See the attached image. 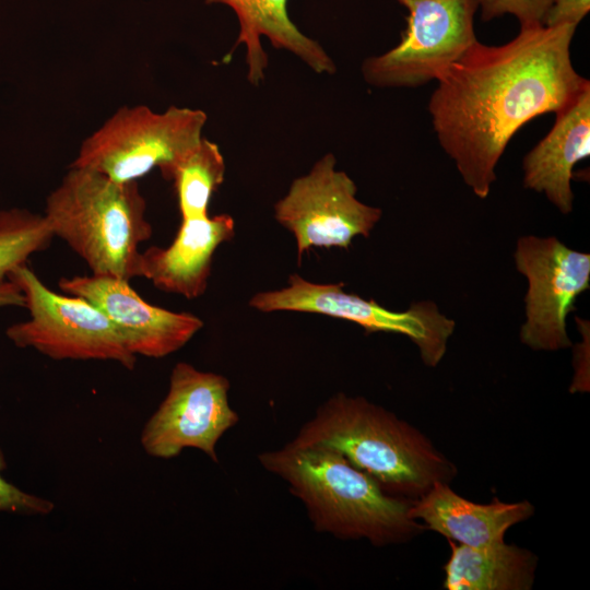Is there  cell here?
<instances>
[{
  "mask_svg": "<svg viewBox=\"0 0 590 590\" xmlns=\"http://www.w3.org/2000/svg\"><path fill=\"white\" fill-rule=\"evenodd\" d=\"M577 25L520 26L506 44H473L437 79L428 102L436 138L463 182L485 199L511 138L538 116L562 110L589 81L574 68Z\"/></svg>",
  "mask_w": 590,
  "mask_h": 590,
  "instance_id": "6da1fadb",
  "label": "cell"
},
{
  "mask_svg": "<svg viewBox=\"0 0 590 590\" xmlns=\"http://www.w3.org/2000/svg\"><path fill=\"white\" fill-rule=\"evenodd\" d=\"M258 459L288 484L318 532L386 546L408 542L425 529L410 515L413 499L387 494L331 448L290 441Z\"/></svg>",
  "mask_w": 590,
  "mask_h": 590,
  "instance_id": "7a4b0ae2",
  "label": "cell"
},
{
  "mask_svg": "<svg viewBox=\"0 0 590 590\" xmlns=\"http://www.w3.org/2000/svg\"><path fill=\"white\" fill-rule=\"evenodd\" d=\"M291 442L331 448L387 494L413 500L457 473L417 428L365 398L343 392L322 403Z\"/></svg>",
  "mask_w": 590,
  "mask_h": 590,
  "instance_id": "3957f363",
  "label": "cell"
},
{
  "mask_svg": "<svg viewBox=\"0 0 590 590\" xmlns=\"http://www.w3.org/2000/svg\"><path fill=\"white\" fill-rule=\"evenodd\" d=\"M44 216L54 237L66 241L92 274L139 278L140 245L152 236V226L138 181L70 166L48 194Z\"/></svg>",
  "mask_w": 590,
  "mask_h": 590,
  "instance_id": "277c9868",
  "label": "cell"
},
{
  "mask_svg": "<svg viewBox=\"0 0 590 590\" xmlns=\"http://www.w3.org/2000/svg\"><path fill=\"white\" fill-rule=\"evenodd\" d=\"M201 109L145 105L117 109L83 140L70 166L98 172L116 181H138L154 168L168 179L175 166L200 142L206 123Z\"/></svg>",
  "mask_w": 590,
  "mask_h": 590,
  "instance_id": "5b68a950",
  "label": "cell"
},
{
  "mask_svg": "<svg viewBox=\"0 0 590 590\" xmlns=\"http://www.w3.org/2000/svg\"><path fill=\"white\" fill-rule=\"evenodd\" d=\"M21 288L30 318L7 329L19 347H32L52 359L117 362L133 369L137 356L114 323L86 299L48 288L26 266L8 275Z\"/></svg>",
  "mask_w": 590,
  "mask_h": 590,
  "instance_id": "8992f818",
  "label": "cell"
},
{
  "mask_svg": "<svg viewBox=\"0 0 590 590\" xmlns=\"http://www.w3.org/2000/svg\"><path fill=\"white\" fill-rule=\"evenodd\" d=\"M249 306L261 312L296 311L324 315L354 322L366 332H389L408 337L418 349L424 364L437 366L447 351L456 322L430 300L413 303L406 310L393 311L374 299L346 293L343 283H315L299 274L290 276L287 286L257 293Z\"/></svg>",
  "mask_w": 590,
  "mask_h": 590,
  "instance_id": "52a82bcc",
  "label": "cell"
},
{
  "mask_svg": "<svg viewBox=\"0 0 590 590\" xmlns=\"http://www.w3.org/2000/svg\"><path fill=\"white\" fill-rule=\"evenodd\" d=\"M408 10L397 46L366 58L365 82L376 87H417L440 74L477 42V0H397Z\"/></svg>",
  "mask_w": 590,
  "mask_h": 590,
  "instance_id": "ba28073f",
  "label": "cell"
},
{
  "mask_svg": "<svg viewBox=\"0 0 590 590\" xmlns=\"http://www.w3.org/2000/svg\"><path fill=\"white\" fill-rule=\"evenodd\" d=\"M335 164L327 153L274 204L275 220L295 238L298 262L310 248H349L381 219V209L359 201L355 182Z\"/></svg>",
  "mask_w": 590,
  "mask_h": 590,
  "instance_id": "9c48e42d",
  "label": "cell"
},
{
  "mask_svg": "<svg viewBox=\"0 0 590 590\" xmlns=\"http://www.w3.org/2000/svg\"><path fill=\"white\" fill-rule=\"evenodd\" d=\"M514 259L528 281L521 342L534 351L570 347L566 320L578 296L590 287V255L554 236L527 235L517 240Z\"/></svg>",
  "mask_w": 590,
  "mask_h": 590,
  "instance_id": "30bf717a",
  "label": "cell"
},
{
  "mask_svg": "<svg viewBox=\"0 0 590 590\" xmlns=\"http://www.w3.org/2000/svg\"><path fill=\"white\" fill-rule=\"evenodd\" d=\"M229 387L228 379L220 374L177 363L166 397L141 433L144 451L172 459L186 448H194L217 463L220 438L239 421L228 402Z\"/></svg>",
  "mask_w": 590,
  "mask_h": 590,
  "instance_id": "8fae6325",
  "label": "cell"
},
{
  "mask_svg": "<svg viewBox=\"0 0 590 590\" xmlns=\"http://www.w3.org/2000/svg\"><path fill=\"white\" fill-rule=\"evenodd\" d=\"M59 287L96 306L135 355L161 358L181 349L203 327L198 316L172 311L144 299L129 281L107 275L62 278Z\"/></svg>",
  "mask_w": 590,
  "mask_h": 590,
  "instance_id": "7c38bea8",
  "label": "cell"
},
{
  "mask_svg": "<svg viewBox=\"0 0 590 590\" xmlns=\"http://www.w3.org/2000/svg\"><path fill=\"white\" fill-rule=\"evenodd\" d=\"M234 236L235 221L228 214L181 220L168 247L141 251L139 278L163 292L198 298L208 288L216 249Z\"/></svg>",
  "mask_w": 590,
  "mask_h": 590,
  "instance_id": "4fadbf2b",
  "label": "cell"
},
{
  "mask_svg": "<svg viewBox=\"0 0 590 590\" xmlns=\"http://www.w3.org/2000/svg\"><path fill=\"white\" fill-rule=\"evenodd\" d=\"M590 155V86L555 114V122L523 157V187L544 193L563 214L573 211L574 166Z\"/></svg>",
  "mask_w": 590,
  "mask_h": 590,
  "instance_id": "5bb4252c",
  "label": "cell"
},
{
  "mask_svg": "<svg viewBox=\"0 0 590 590\" xmlns=\"http://www.w3.org/2000/svg\"><path fill=\"white\" fill-rule=\"evenodd\" d=\"M533 514L534 507L528 500L504 503L495 497L488 504H479L460 496L442 481L435 482L410 508L411 517L421 520L425 529L470 547L504 542L511 527Z\"/></svg>",
  "mask_w": 590,
  "mask_h": 590,
  "instance_id": "9a60e30c",
  "label": "cell"
},
{
  "mask_svg": "<svg viewBox=\"0 0 590 590\" xmlns=\"http://www.w3.org/2000/svg\"><path fill=\"white\" fill-rule=\"evenodd\" d=\"M288 0H204L208 4H225L234 10L239 33L227 58L239 45L246 47L247 79L259 85L269 64L261 37L275 49L291 52L318 74H333L337 67L329 54L315 39L306 36L293 23L287 11Z\"/></svg>",
  "mask_w": 590,
  "mask_h": 590,
  "instance_id": "2e32d148",
  "label": "cell"
},
{
  "mask_svg": "<svg viewBox=\"0 0 590 590\" xmlns=\"http://www.w3.org/2000/svg\"><path fill=\"white\" fill-rule=\"evenodd\" d=\"M451 554L444 567L448 590H529L533 587L535 555L505 541L470 547L450 541Z\"/></svg>",
  "mask_w": 590,
  "mask_h": 590,
  "instance_id": "e0dca14e",
  "label": "cell"
},
{
  "mask_svg": "<svg viewBox=\"0 0 590 590\" xmlns=\"http://www.w3.org/2000/svg\"><path fill=\"white\" fill-rule=\"evenodd\" d=\"M225 161L219 145L205 138L175 166L174 181L181 220L209 215L212 194L225 177Z\"/></svg>",
  "mask_w": 590,
  "mask_h": 590,
  "instance_id": "ac0fdd59",
  "label": "cell"
},
{
  "mask_svg": "<svg viewBox=\"0 0 590 590\" xmlns=\"http://www.w3.org/2000/svg\"><path fill=\"white\" fill-rule=\"evenodd\" d=\"M52 238L44 214L19 208L0 210V280L45 250Z\"/></svg>",
  "mask_w": 590,
  "mask_h": 590,
  "instance_id": "d6986e66",
  "label": "cell"
},
{
  "mask_svg": "<svg viewBox=\"0 0 590 590\" xmlns=\"http://www.w3.org/2000/svg\"><path fill=\"white\" fill-rule=\"evenodd\" d=\"M484 22L506 14L515 16L520 26L543 24L552 0H477Z\"/></svg>",
  "mask_w": 590,
  "mask_h": 590,
  "instance_id": "ffe728a7",
  "label": "cell"
},
{
  "mask_svg": "<svg viewBox=\"0 0 590 590\" xmlns=\"http://www.w3.org/2000/svg\"><path fill=\"white\" fill-rule=\"evenodd\" d=\"M4 468L5 461L0 449V511L47 515L55 508L50 500L28 494L9 483L2 476Z\"/></svg>",
  "mask_w": 590,
  "mask_h": 590,
  "instance_id": "44dd1931",
  "label": "cell"
},
{
  "mask_svg": "<svg viewBox=\"0 0 590 590\" xmlns=\"http://www.w3.org/2000/svg\"><path fill=\"white\" fill-rule=\"evenodd\" d=\"M590 10V0H552L543 21L545 26L578 25Z\"/></svg>",
  "mask_w": 590,
  "mask_h": 590,
  "instance_id": "7402d4cb",
  "label": "cell"
},
{
  "mask_svg": "<svg viewBox=\"0 0 590 590\" xmlns=\"http://www.w3.org/2000/svg\"><path fill=\"white\" fill-rule=\"evenodd\" d=\"M25 307V297L21 288L10 279L0 280V308Z\"/></svg>",
  "mask_w": 590,
  "mask_h": 590,
  "instance_id": "603a6c76",
  "label": "cell"
}]
</instances>
